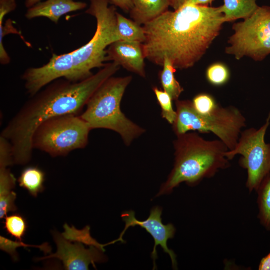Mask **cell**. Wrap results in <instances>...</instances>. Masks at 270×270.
I'll list each match as a JSON object with an SVG mask.
<instances>
[{"label": "cell", "instance_id": "cell-26", "mask_svg": "<svg viewBox=\"0 0 270 270\" xmlns=\"http://www.w3.org/2000/svg\"><path fill=\"white\" fill-rule=\"evenodd\" d=\"M16 180L7 168H0V196L10 194L16 186Z\"/></svg>", "mask_w": 270, "mask_h": 270}, {"label": "cell", "instance_id": "cell-32", "mask_svg": "<svg viewBox=\"0 0 270 270\" xmlns=\"http://www.w3.org/2000/svg\"><path fill=\"white\" fill-rule=\"evenodd\" d=\"M41 0H26L25 6L27 8H30L38 2H40Z\"/></svg>", "mask_w": 270, "mask_h": 270}, {"label": "cell", "instance_id": "cell-8", "mask_svg": "<svg viewBox=\"0 0 270 270\" xmlns=\"http://www.w3.org/2000/svg\"><path fill=\"white\" fill-rule=\"evenodd\" d=\"M233 34L228 42L226 53L240 60L247 56L256 62L270 54V7L258 6L244 21L232 26Z\"/></svg>", "mask_w": 270, "mask_h": 270}, {"label": "cell", "instance_id": "cell-24", "mask_svg": "<svg viewBox=\"0 0 270 270\" xmlns=\"http://www.w3.org/2000/svg\"><path fill=\"white\" fill-rule=\"evenodd\" d=\"M18 247H34L40 249L44 253L48 254L51 252V247L48 243L40 246L29 245L20 241H12L2 236H0V249L8 254L14 261L18 260V255L16 250Z\"/></svg>", "mask_w": 270, "mask_h": 270}, {"label": "cell", "instance_id": "cell-14", "mask_svg": "<svg viewBox=\"0 0 270 270\" xmlns=\"http://www.w3.org/2000/svg\"><path fill=\"white\" fill-rule=\"evenodd\" d=\"M130 17L141 26L152 21L168 10L170 0H132Z\"/></svg>", "mask_w": 270, "mask_h": 270}, {"label": "cell", "instance_id": "cell-7", "mask_svg": "<svg viewBox=\"0 0 270 270\" xmlns=\"http://www.w3.org/2000/svg\"><path fill=\"white\" fill-rule=\"evenodd\" d=\"M91 130L78 114L54 117L42 123L36 130L32 147L52 157L66 156L72 150L86 146Z\"/></svg>", "mask_w": 270, "mask_h": 270}, {"label": "cell", "instance_id": "cell-30", "mask_svg": "<svg viewBox=\"0 0 270 270\" xmlns=\"http://www.w3.org/2000/svg\"><path fill=\"white\" fill-rule=\"evenodd\" d=\"M109 1L127 13L130 12L133 6L132 0H109Z\"/></svg>", "mask_w": 270, "mask_h": 270}, {"label": "cell", "instance_id": "cell-11", "mask_svg": "<svg viewBox=\"0 0 270 270\" xmlns=\"http://www.w3.org/2000/svg\"><path fill=\"white\" fill-rule=\"evenodd\" d=\"M52 235L57 246L56 252L38 258V260L56 258L62 262L64 269L67 270H88L90 264L96 268V263L107 260L104 252L95 246H90L86 249L82 243H71L58 232H54Z\"/></svg>", "mask_w": 270, "mask_h": 270}, {"label": "cell", "instance_id": "cell-16", "mask_svg": "<svg viewBox=\"0 0 270 270\" xmlns=\"http://www.w3.org/2000/svg\"><path fill=\"white\" fill-rule=\"evenodd\" d=\"M46 174L37 166H28L22 172L18 182L19 186L27 190L29 194L35 198L44 190V186Z\"/></svg>", "mask_w": 270, "mask_h": 270}, {"label": "cell", "instance_id": "cell-22", "mask_svg": "<svg viewBox=\"0 0 270 270\" xmlns=\"http://www.w3.org/2000/svg\"><path fill=\"white\" fill-rule=\"evenodd\" d=\"M230 72L228 67L222 62H216L208 67L206 78L211 84L222 86L226 84L230 78Z\"/></svg>", "mask_w": 270, "mask_h": 270}, {"label": "cell", "instance_id": "cell-3", "mask_svg": "<svg viewBox=\"0 0 270 270\" xmlns=\"http://www.w3.org/2000/svg\"><path fill=\"white\" fill-rule=\"evenodd\" d=\"M86 13L96 20V29L85 45L70 53L52 54L48 62L40 68L26 70L22 76L27 92L31 96L52 82L64 78L73 82L84 80L93 75L94 68L106 64V50L120 40L117 28L116 11L109 6V0H90Z\"/></svg>", "mask_w": 270, "mask_h": 270}, {"label": "cell", "instance_id": "cell-17", "mask_svg": "<svg viewBox=\"0 0 270 270\" xmlns=\"http://www.w3.org/2000/svg\"><path fill=\"white\" fill-rule=\"evenodd\" d=\"M256 192L258 194V218L260 224L270 232V173L262 180Z\"/></svg>", "mask_w": 270, "mask_h": 270}, {"label": "cell", "instance_id": "cell-2", "mask_svg": "<svg viewBox=\"0 0 270 270\" xmlns=\"http://www.w3.org/2000/svg\"><path fill=\"white\" fill-rule=\"evenodd\" d=\"M108 62L96 74L81 82L56 80L28 101L10 121L0 136L12 148L14 164L24 165L31 160L32 140L38 127L45 121L67 114H78L98 88L120 70Z\"/></svg>", "mask_w": 270, "mask_h": 270}, {"label": "cell", "instance_id": "cell-25", "mask_svg": "<svg viewBox=\"0 0 270 270\" xmlns=\"http://www.w3.org/2000/svg\"><path fill=\"white\" fill-rule=\"evenodd\" d=\"M192 102L194 110L202 115L214 112L220 106L212 95L206 93L196 95Z\"/></svg>", "mask_w": 270, "mask_h": 270}, {"label": "cell", "instance_id": "cell-13", "mask_svg": "<svg viewBox=\"0 0 270 270\" xmlns=\"http://www.w3.org/2000/svg\"><path fill=\"white\" fill-rule=\"evenodd\" d=\"M86 7V3L74 0H47L29 8L26 17L28 20L45 17L58 24L62 16L84 10Z\"/></svg>", "mask_w": 270, "mask_h": 270}, {"label": "cell", "instance_id": "cell-21", "mask_svg": "<svg viewBox=\"0 0 270 270\" xmlns=\"http://www.w3.org/2000/svg\"><path fill=\"white\" fill-rule=\"evenodd\" d=\"M64 228L65 231L62 235L69 241L79 242L89 246H95L105 252L104 244H99L91 236L90 228L89 226H86L82 230H77L74 226L70 228L67 224H65Z\"/></svg>", "mask_w": 270, "mask_h": 270}, {"label": "cell", "instance_id": "cell-10", "mask_svg": "<svg viewBox=\"0 0 270 270\" xmlns=\"http://www.w3.org/2000/svg\"><path fill=\"white\" fill-rule=\"evenodd\" d=\"M162 208L156 206L152 208L148 218L143 221L138 220L135 216V212L132 210L124 212L121 218L125 222L124 230L120 234L118 239L106 244V246L114 244L117 242L126 243L123 237L126 230L130 227L138 226L145 229L152 237L154 241L153 250L151 254V258L153 260L154 270L156 268V261L158 258L156 247L160 246L164 252L168 254L170 258L172 267L174 270L178 269L176 255L174 252L170 249L168 246V242L170 239L174 238L176 228L172 224H164L162 222Z\"/></svg>", "mask_w": 270, "mask_h": 270}, {"label": "cell", "instance_id": "cell-20", "mask_svg": "<svg viewBox=\"0 0 270 270\" xmlns=\"http://www.w3.org/2000/svg\"><path fill=\"white\" fill-rule=\"evenodd\" d=\"M4 228L8 234L18 241L22 242L28 228L25 218L19 214H14L4 218Z\"/></svg>", "mask_w": 270, "mask_h": 270}, {"label": "cell", "instance_id": "cell-18", "mask_svg": "<svg viewBox=\"0 0 270 270\" xmlns=\"http://www.w3.org/2000/svg\"><path fill=\"white\" fill-rule=\"evenodd\" d=\"M118 32L120 40L143 44L146 39L143 26L116 12Z\"/></svg>", "mask_w": 270, "mask_h": 270}, {"label": "cell", "instance_id": "cell-5", "mask_svg": "<svg viewBox=\"0 0 270 270\" xmlns=\"http://www.w3.org/2000/svg\"><path fill=\"white\" fill-rule=\"evenodd\" d=\"M132 79L130 76L110 78L92 94L80 116L92 130L104 128L117 132L128 146L146 131L126 118L120 108L124 94Z\"/></svg>", "mask_w": 270, "mask_h": 270}, {"label": "cell", "instance_id": "cell-6", "mask_svg": "<svg viewBox=\"0 0 270 270\" xmlns=\"http://www.w3.org/2000/svg\"><path fill=\"white\" fill-rule=\"evenodd\" d=\"M176 106L177 116L172 128L176 136L190 131L212 132L229 150L234 148L246 126V118L235 106L220 105L214 112L202 115L194 110L190 100H178Z\"/></svg>", "mask_w": 270, "mask_h": 270}, {"label": "cell", "instance_id": "cell-27", "mask_svg": "<svg viewBox=\"0 0 270 270\" xmlns=\"http://www.w3.org/2000/svg\"><path fill=\"white\" fill-rule=\"evenodd\" d=\"M14 164L12 146L6 138L0 136V168Z\"/></svg>", "mask_w": 270, "mask_h": 270}, {"label": "cell", "instance_id": "cell-9", "mask_svg": "<svg viewBox=\"0 0 270 270\" xmlns=\"http://www.w3.org/2000/svg\"><path fill=\"white\" fill-rule=\"evenodd\" d=\"M270 124V112L264 124L259 129L251 128L242 131L234 148L226 153L230 160L242 156L239 164L247 170L246 187L250 193L256 191L270 173V144L265 141Z\"/></svg>", "mask_w": 270, "mask_h": 270}, {"label": "cell", "instance_id": "cell-12", "mask_svg": "<svg viewBox=\"0 0 270 270\" xmlns=\"http://www.w3.org/2000/svg\"><path fill=\"white\" fill-rule=\"evenodd\" d=\"M146 59L142 44L120 40L110 44L106 50V62L117 63L128 70L145 78Z\"/></svg>", "mask_w": 270, "mask_h": 270}, {"label": "cell", "instance_id": "cell-19", "mask_svg": "<svg viewBox=\"0 0 270 270\" xmlns=\"http://www.w3.org/2000/svg\"><path fill=\"white\" fill-rule=\"evenodd\" d=\"M162 66L163 69L159 74V78L163 90L170 94L173 100L176 101L184 91L174 76L177 69L168 58L164 60Z\"/></svg>", "mask_w": 270, "mask_h": 270}, {"label": "cell", "instance_id": "cell-4", "mask_svg": "<svg viewBox=\"0 0 270 270\" xmlns=\"http://www.w3.org/2000/svg\"><path fill=\"white\" fill-rule=\"evenodd\" d=\"M176 136L174 142V168L156 197L171 194L182 182L190 186H196L230 165L226 156L229 150L219 139L206 140L196 132Z\"/></svg>", "mask_w": 270, "mask_h": 270}, {"label": "cell", "instance_id": "cell-15", "mask_svg": "<svg viewBox=\"0 0 270 270\" xmlns=\"http://www.w3.org/2000/svg\"><path fill=\"white\" fill-rule=\"evenodd\" d=\"M224 2L221 6L226 22L244 20L250 16L258 7L256 0H224Z\"/></svg>", "mask_w": 270, "mask_h": 270}, {"label": "cell", "instance_id": "cell-28", "mask_svg": "<svg viewBox=\"0 0 270 270\" xmlns=\"http://www.w3.org/2000/svg\"><path fill=\"white\" fill-rule=\"evenodd\" d=\"M16 198V194L12 192L10 194L0 196V218H4L10 212H15L17 208L14 202Z\"/></svg>", "mask_w": 270, "mask_h": 270}, {"label": "cell", "instance_id": "cell-29", "mask_svg": "<svg viewBox=\"0 0 270 270\" xmlns=\"http://www.w3.org/2000/svg\"><path fill=\"white\" fill-rule=\"evenodd\" d=\"M214 0H170V6L176 10L187 4L209 6Z\"/></svg>", "mask_w": 270, "mask_h": 270}, {"label": "cell", "instance_id": "cell-1", "mask_svg": "<svg viewBox=\"0 0 270 270\" xmlns=\"http://www.w3.org/2000/svg\"><path fill=\"white\" fill-rule=\"evenodd\" d=\"M226 23L222 6L186 4L144 25L146 59L160 66L168 58L176 69L193 67L206 54Z\"/></svg>", "mask_w": 270, "mask_h": 270}, {"label": "cell", "instance_id": "cell-23", "mask_svg": "<svg viewBox=\"0 0 270 270\" xmlns=\"http://www.w3.org/2000/svg\"><path fill=\"white\" fill-rule=\"evenodd\" d=\"M153 90L160 106L162 117L172 125L176 118L177 114L173 108L172 98L168 93L157 87H154Z\"/></svg>", "mask_w": 270, "mask_h": 270}, {"label": "cell", "instance_id": "cell-31", "mask_svg": "<svg viewBox=\"0 0 270 270\" xmlns=\"http://www.w3.org/2000/svg\"><path fill=\"white\" fill-rule=\"evenodd\" d=\"M258 268L259 270H270V252L261 260Z\"/></svg>", "mask_w": 270, "mask_h": 270}]
</instances>
